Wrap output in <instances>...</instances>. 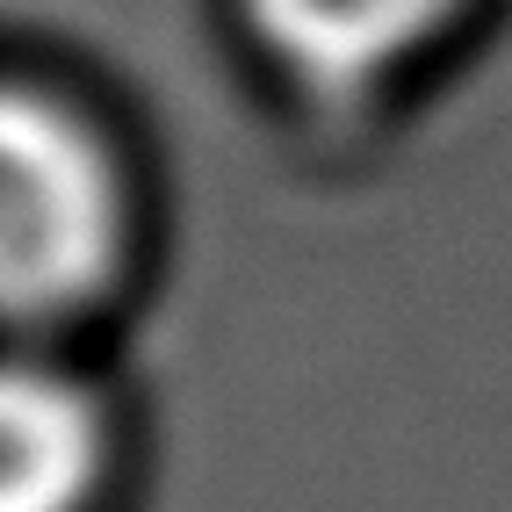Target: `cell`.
Here are the masks:
<instances>
[{
    "instance_id": "7a4b0ae2",
    "label": "cell",
    "mask_w": 512,
    "mask_h": 512,
    "mask_svg": "<svg viewBox=\"0 0 512 512\" xmlns=\"http://www.w3.org/2000/svg\"><path fill=\"white\" fill-rule=\"evenodd\" d=\"M0 512H87L109 462V426L101 397L37 354L8 368V404H0Z\"/></svg>"
},
{
    "instance_id": "6da1fadb",
    "label": "cell",
    "mask_w": 512,
    "mask_h": 512,
    "mask_svg": "<svg viewBox=\"0 0 512 512\" xmlns=\"http://www.w3.org/2000/svg\"><path fill=\"white\" fill-rule=\"evenodd\" d=\"M8 210H0V296L15 325H58L109 289L123 260V174L101 123L37 80H15L8 123Z\"/></svg>"
},
{
    "instance_id": "3957f363",
    "label": "cell",
    "mask_w": 512,
    "mask_h": 512,
    "mask_svg": "<svg viewBox=\"0 0 512 512\" xmlns=\"http://www.w3.org/2000/svg\"><path fill=\"white\" fill-rule=\"evenodd\" d=\"M462 8L469 0H246V22L289 73L361 87L440 44Z\"/></svg>"
}]
</instances>
